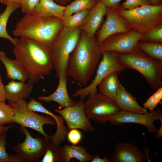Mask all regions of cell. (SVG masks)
<instances>
[{
	"mask_svg": "<svg viewBox=\"0 0 162 162\" xmlns=\"http://www.w3.org/2000/svg\"><path fill=\"white\" fill-rule=\"evenodd\" d=\"M161 122L160 127L156 132L155 137L157 138H160L162 136V119L160 120Z\"/></svg>",
	"mask_w": 162,
	"mask_h": 162,
	"instance_id": "41",
	"label": "cell"
},
{
	"mask_svg": "<svg viewBox=\"0 0 162 162\" xmlns=\"http://www.w3.org/2000/svg\"><path fill=\"white\" fill-rule=\"evenodd\" d=\"M4 11L0 14V38H4L10 41L14 46L16 44L17 38H14L8 33L6 29L8 21L11 14L17 9L20 8V4L18 3L8 4Z\"/></svg>",
	"mask_w": 162,
	"mask_h": 162,
	"instance_id": "25",
	"label": "cell"
},
{
	"mask_svg": "<svg viewBox=\"0 0 162 162\" xmlns=\"http://www.w3.org/2000/svg\"><path fill=\"white\" fill-rule=\"evenodd\" d=\"M136 47L150 57L162 62L161 43L143 41H139Z\"/></svg>",
	"mask_w": 162,
	"mask_h": 162,
	"instance_id": "26",
	"label": "cell"
},
{
	"mask_svg": "<svg viewBox=\"0 0 162 162\" xmlns=\"http://www.w3.org/2000/svg\"><path fill=\"white\" fill-rule=\"evenodd\" d=\"M162 119V113L157 109L146 113H137L120 111L112 116L109 121L112 124L119 125L125 123H131L145 126L148 131L155 133L158 128L154 125V121Z\"/></svg>",
	"mask_w": 162,
	"mask_h": 162,
	"instance_id": "13",
	"label": "cell"
},
{
	"mask_svg": "<svg viewBox=\"0 0 162 162\" xmlns=\"http://www.w3.org/2000/svg\"><path fill=\"white\" fill-rule=\"evenodd\" d=\"M116 10L127 20L131 30L143 35L162 23V4L146 5L131 10L119 6Z\"/></svg>",
	"mask_w": 162,
	"mask_h": 162,
	"instance_id": "6",
	"label": "cell"
},
{
	"mask_svg": "<svg viewBox=\"0 0 162 162\" xmlns=\"http://www.w3.org/2000/svg\"><path fill=\"white\" fill-rule=\"evenodd\" d=\"M6 100V93L5 86L3 84L0 74V102L5 101Z\"/></svg>",
	"mask_w": 162,
	"mask_h": 162,
	"instance_id": "39",
	"label": "cell"
},
{
	"mask_svg": "<svg viewBox=\"0 0 162 162\" xmlns=\"http://www.w3.org/2000/svg\"><path fill=\"white\" fill-rule=\"evenodd\" d=\"M62 19L56 17H41L25 14L12 32L15 37H24L48 47L63 26Z\"/></svg>",
	"mask_w": 162,
	"mask_h": 162,
	"instance_id": "3",
	"label": "cell"
},
{
	"mask_svg": "<svg viewBox=\"0 0 162 162\" xmlns=\"http://www.w3.org/2000/svg\"><path fill=\"white\" fill-rule=\"evenodd\" d=\"M3 133H5V132H4L2 130H0V134Z\"/></svg>",
	"mask_w": 162,
	"mask_h": 162,
	"instance_id": "45",
	"label": "cell"
},
{
	"mask_svg": "<svg viewBox=\"0 0 162 162\" xmlns=\"http://www.w3.org/2000/svg\"><path fill=\"white\" fill-rule=\"evenodd\" d=\"M125 68L136 70L144 77L151 88L156 90L162 84V62L154 59L136 47L131 52L117 53Z\"/></svg>",
	"mask_w": 162,
	"mask_h": 162,
	"instance_id": "4",
	"label": "cell"
},
{
	"mask_svg": "<svg viewBox=\"0 0 162 162\" xmlns=\"http://www.w3.org/2000/svg\"><path fill=\"white\" fill-rule=\"evenodd\" d=\"M122 0H97V2H100L106 7H110L115 9L119 6V3Z\"/></svg>",
	"mask_w": 162,
	"mask_h": 162,
	"instance_id": "37",
	"label": "cell"
},
{
	"mask_svg": "<svg viewBox=\"0 0 162 162\" xmlns=\"http://www.w3.org/2000/svg\"><path fill=\"white\" fill-rule=\"evenodd\" d=\"M146 155L139 148L131 142H117L111 157L113 162H144Z\"/></svg>",
	"mask_w": 162,
	"mask_h": 162,
	"instance_id": "15",
	"label": "cell"
},
{
	"mask_svg": "<svg viewBox=\"0 0 162 162\" xmlns=\"http://www.w3.org/2000/svg\"><path fill=\"white\" fill-rule=\"evenodd\" d=\"M21 0H0V2L2 4L7 5L12 3H18L20 4Z\"/></svg>",
	"mask_w": 162,
	"mask_h": 162,
	"instance_id": "40",
	"label": "cell"
},
{
	"mask_svg": "<svg viewBox=\"0 0 162 162\" xmlns=\"http://www.w3.org/2000/svg\"><path fill=\"white\" fill-rule=\"evenodd\" d=\"M40 0H21L20 8L25 14H31L40 2Z\"/></svg>",
	"mask_w": 162,
	"mask_h": 162,
	"instance_id": "35",
	"label": "cell"
},
{
	"mask_svg": "<svg viewBox=\"0 0 162 162\" xmlns=\"http://www.w3.org/2000/svg\"><path fill=\"white\" fill-rule=\"evenodd\" d=\"M117 53L112 51L102 52V58L94 79L88 86L76 90L73 94V96H79L80 99H84L89 95L96 94L97 92L98 83L104 77L112 72H115L118 74L126 69L118 60Z\"/></svg>",
	"mask_w": 162,
	"mask_h": 162,
	"instance_id": "7",
	"label": "cell"
},
{
	"mask_svg": "<svg viewBox=\"0 0 162 162\" xmlns=\"http://www.w3.org/2000/svg\"><path fill=\"white\" fill-rule=\"evenodd\" d=\"M13 51L28 74V82L37 83L54 68L49 47L30 39L17 38Z\"/></svg>",
	"mask_w": 162,
	"mask_h": 162,
	"instance_id": "1",
	"label": "cell"
},
{
	"mask_svg": "<svg viewBox=\"0 0 162 162\" xmlns=\"http://www.w3.org/2000/svg\"><path fill=\"white\" fill-rule=\"evenodd\" d=\"M81 30L64 26L49 47L53 68L58 78L68 76V64L70 56L76 46Z\"/></svg>",
	"mask_w": 162,
	"mask_h": 162,
	"instance_id": "5",
	"label": "cell"
},
{
	"mask_svg": "<svg viewBox=\"0 0 162 162\" xmlns=\"http://www.w3.org/2000/svg\"><path fill=\"white\" fill-rule=\"evenodd\" d=\"M86 114L96 122L104 123L121 111L115 100L100 92L89 95L84 103Z\"/></svg>",
	"mask_w": 162,
	"mask_h": 162,
	"instance_id": "8",
	"label": "cell"
},
{
	"mask_svg": "<svg viewBox=\"0 0 162 162\" xmlns=\"http://www.w3.org/2000/svg\"><path fill=\"white\" fill-rule=\"evenodd\" d=\"M143 35L136 31L131 30L125 33L112 35L107 38L100 46L102 52L112 51L118 53L130 52L136 47Z\"/></svg>",
	"mask_w": 162,
	"mask_h": 162,
	"instance_id": "11",
	"label": "cell"
},
{
	"mask_svg": "<svg viewBox=\"0 0 162 162\" xmlns=\"http://www.w3.org/2000/svg\"><path fill=\"white\" fill-rule=\"evenodd\" d=\"M55 0H40L32 13L41 17H56L63 19L65 6L55 2Z\"/></svg>",
	"mask_w": 162,
	"mask_h": 162,
	"instance_id": "22",
	"label": "cell"
},
{
	"mask_svg": "<svg viewBox=\"0 0 162 162\" xmlns=\"http://www.w3.org/2000/svg\"><path fill=\"white\" fill-rule=\"evenodd\" d=\"M8 103L14 110V122L36 130L43 135L46 140L50 139V136L45 132L43 127L44 124L54 125L55 122L53 118L48 116H43L34 113L27 107L25 100Z\"/></svg>",
	"mask_w": 162,
	"mask_h": 162,
	"instance_id": "9",
	"label": "cell"
},
{
	"mask_svg": "<svg viewBox=\"0 0 162 162\" xmlns=\"http://www.w3.org/2000/svg\"><path fill=\"white\" fill-rule=\"evenodd\" d=\"M15 112L13 108L5 101L0 102V124L14 123Z\"/></svg>",
	"mask_w": 162,
	"mask_h": 162,
	"instance_id": "30",
	"label": "cell"
},
{
	"mask_svg": "<svg viewBox=\"0 0 162 162\" xmlns=\"http://www.w3.org/2000/svg\"><path fill=\"white\" fill-rule=\"evenodd\" d=\"M34 84L12 80L5 86L6 100L8 103L25 100L30 95Z\"/></svg>",
	"mask_w": 162,
	"mask_h": 162,
	"instance_id": "21",
	"label": "cell"
},
{
	"mask_svg": "<svg viewBox=\"0 0 162 162\" xmlns=\"http://www.w3.org/2000/svg\"><path fill=\"white\" fill-rule=\"evenodd\" d=\"M84 103L83 99H80L76 102L74 106L66 107L62 110L56 108L55 111L63 118L69 130L76 129L93 132L94 128L92 125L90 119L86 113Z\"/></svg>",
	"mask_w": 162,
	"mask_h": 162,
	"instance_id": "12",
	"label": "cell"
},
{
	"mask_svg": "<svg viewBox=\"0 0 162 162\" xmlns=\"http://www.w3.org/2000/svg\"><path fill=\"white\" fill-rule=\"evenodd\" d=\"M92 156L85 147L65 144L62 146L59 162H70L72 158L77 159L80 162H86L91 161Z\"/></svg>",
	"mask_w": 162,
	"mask_h": 162,
	"instance_id": "23",
	"label": "cell"
},
{
	"mask_svg": "<svg viewBox=\"0 0 162 162\" xmlns=\"http://www.w3.org/2000/svg\"><path fill=\"white\" fill-rule=\"evenodd\" d=\"M91 162H112L111 160L105 156H104L103 158H100L99 154L97 153L92 156V158L91 161Z\"/></svg>",
	"mask_w": 162,
	"mask_h": 162,
	"instance_id": "38",
	"label": "cell"
},
{
	"mask_svg": "<svg viewBox=\"0 0 162 162\" xmlns=\"http://www.w3.org/2000/svg\"><path fill=\"white\" fill-rule=\"evenodd\" d=\"M62 146L53 144L50 139L47 141L46 150L40 162H59Z\"/></svg>",
	"mask_w": 162,
	"mask_h": 162,
	"instance_id": "28",
	"label": "cell"
},
{
	"mask_svg": "<svg viewBox=\"0 0 162 162\" xmlns=\"http://www.w3.org/2000/svg\"><path fill=\"white\" fill-rule=\"evenodd\" d=\"M0 61L4 66L8 79L23 82H25L28 79L29 75L26 69L17 59H10L4 51H0Z\"/></svg>",
	"mask_w": 162,
	"mask_h": 162,
	"instance_id": "19",
	"label": "cell"
},
{
	"mask_svg": "<svg viewBox=\"0 0 162 162\" xmlns=\"http://www.w3.org/2000/svg\"><path fill=\"white\" fill-rule=\"evenodd\" d=\"M59 79L58 86L54 92L47 96H39L38 99L47 103L50 101L55 102L63 108L74 106L76 102L70 97L68 94L67 77L62 76Z\"/></svg>",
	"mask_w": 162,
	"mask_h": 162,
	"instance_id": "20",
	"label": "cell"
},
{
	"mask_svg": "<svg viewBox=\"0 0 162 162\" xmlns=\"http://www.w3.org/2000/svg\"><path fill=\"white\" fill-rule=\"evenodd\" d=\"M118 74L115 72L109 74L100 81L98 86L100 92L114 100L121 84Z\"/></svg>",
	"mask_w": 162,
	"mask_h": 162,
	"instance_id": "24",
	"label": "cell"
},
{
	"mask_svg": "<svg viewBox=\"0 0 162 162\" xmlns=\"http://www.w3.org/2000/svg\"><path fill=\"white\" fill-rule=\"evenodd\" d=\"M150 4H152L148 0H126L119 6L124 9L131 10L142 6Z\"/></svg>",
	"mask_w": 162,
	"mask_h": 162,
	"instance_id": "34",
	"label": "cell"
},
{
	"mask_svg": "<svg viewBox=\"0 0 162 162\" xmlns=\"http://www.w3.org/2000/svg\"><path fill=\"white\" fill-rule=\"evenodd\" d=\"M20 129L25 136V140L13 146L19 162H39L45 153L47 140L38 136L34 138L26 127L20 126Z\"/></svg>",
	"mask_w": 162,
	"mask_h": 162,
	"instance_id": "10",
	"label": "cell"
},
{
	"mask_svg": "<svg viewBox=\"0 0 162 162\" xmlns=\"http://www.w3.org/2000/svg\"><path fill=\"white\" fill-rule=\"evenodd\" d=\"M67 135L68 140L73 145H76L78 144L82 138L81 133L76 129L70 130Z\"/></svg>",
	"mask_w": 162,
	"mask_h": 162,
	"instance_id": "36",
	"label": "cell"
},
{
	"mask_svg": "<svg viewBox=\"0 0 162 162\" xmlns=\"http://www.w3.org/2000/svg\"><path fill=\"white\" fill-rule=\"evenodd\" d=\"M101 55L96 38L81 30L78 43L68 59V76L86 86L95 72Z\"/></svg>",
	"mask_w": 162,
	"mask_h": 162,
	"instance_id": "2",
	"label": "cell"
},
{
	"mask_svg": "<svg viewBox=\"0 0 162 162\" xmlns=\"http://www.w3.org/2000/svg\"><path fill=\"white\" fill-rule=\"evenodd\" d=\"M115 101L121 111L137 113L148 112L147 109L141 106L121 84L118 88Z\"/></svg>",
	"mask_w": 162,
	"mask_h": 162,
	"instance_id": "18",
	"label": "cell"
},
{
	"mask_svg": "<svg viewBox=\"0 0 162 162\" xmlns=\"http://www.w3.org/2000/svg\"><path fill=\"white\" fill-rule=\"evenodd\" d=\"M152 4L160 5L162 4V0H148Z\"/></svg>",
	"mask_w": 162,
	"mask_h": 162,
	"instance_id": "44",
	"label": "cell"
},
{
	"mask_svg": "<svg viewBox=\"0 0 162 162\" xmlns=\"http://www.w3.org/2000/svg\"><path fill=\"white\" fill-rule=\"evenodd\" d=\"M90 10L81 11L74 14L64 16L62 19L63 26L68 28L79 27L81 25Z\"/></svg>",
	"mask_w": 162,
	"mask_h": 162,
	"instance_id": "29",
	"label": "cell"
},
{
	"mask_svg": "<svg viewBox=\"0 0 162 162\" xmlns=\"http://www.w3.org/2000/svg\"><path fill=\"white\" fill-rule=\"evenodd\" d=\"M107 7L99 2L90 10L81 25L80 29L85 31L89 36L94 37V35L100 27L104 16L106 15Z\"/></svg>",
	"mask_w": 162,
	"mask_h": 162,
	"instance_id": "17",
	"label": "cell"
},
{
	"mask_svg": "<svg viewBox=\"0 0 162 162\" xmlns=\"http://www.w3.org/2000/svg\"><path fill=\"white\" fill-rule=\"evenodd\" d=\"M7 135L5 133L0 134V162H19L16 155L13 154L10 156L5 149Z\"/></svg>",
	"mask_w": 162,
	"mask_h": 162,
	"instance_id": "31",
	"label": "cell"
},
{
	"mask_svg": "<svg viewBox=\"0 0 162 162\" xmlns=\"http://www.w3.org/2000/svg\"><path fill=\"white\" fill-rule=\"evenodd\" d=\"M14 126V125L8 126H4L0 124V130H2L5 133L10 129L12 128Z\"/></svg>",
	"mask_w": 162,
	"mask_h": 162,
	"instance_id": "43",
	"label": "cell"
},
{
	"mask_svg": "<svg viewBox=\"0 0 162 162\" xmlns=\"http://www.w3.org/2000/svg\"><path fill=\"white\" fill-rule=\"evenodd\" d=\"M106 18L98 31L96 40L100 46L109 36L130 31L127 20L120 15L115 9L107 7Z\"/></svg>",
	"mask_w": 162,
	"mask_h": 162,
	"instance_id": "14",
	"label": "cell"
},
{
	"mask_svg": "<svg viewBox=\"0 0 162 162\" xmlns=\"http://www.w3.org/2000/svg\"><path fill=\"white\" fill-rule=\"evenodd\" d=\"M97 2V0H74L65 6L64 15H71L79 11L90 10Z\"/></svg>",
	"mask_w": 162,
	"mask_h": 162,
	"instance_id": "27",
	"label": "cell"
},
{
	"mask_svg": "<svg viewBox=\"0 0 162 162\" xmlns=\"http://www.w3.org/2000/svg\"><path fill=\"white\" fill-rule=\"evenodd\" d=\"M56 2L62 6H65L66 4L70 2L71 0H55Z\"/></svg>",
	"mask_w": 162,
	"mask_h": 162,
	"instance_id": "42",
	"label": "cell"
},
{
	"mask_svg": "<svg viewBox=\"0 0 162 162\" xmlns=\"http://www.w3.org/2000/svg\"><path fill=\"white\" fill-rule=\"evenodd\" d=\"M27 106L30 110L47 114L55 120L57 126L56 131L54 135L50 136V139L53 144L60 145L61 142L65 141V137L68 133V128L64 125L65 121L61 116L55 115L44 107L41 103L37 101L33 98L30 99V101L27 103Z\"/></svg>",
	"mask_w": 162,
	"mask_h": 162,
	"instance_id": "16",
	"label": "cell"
},
{
	"mask_svg": "<svg viewBox=\"0 0 162 162\" xmlns=\"http://www.w3.org/2000/svg\"><path fill=\"white\" fill-rule=\"evenodd\" d=\"M162 99V86L156 90V91L151 95L143 104V107L149 110L150 111L155 109Z\"/></svg>",
	"mask_w": 162,
	"mask_h": 162,
	"instance_id": "33",
	"label": "cell"
},
{
	"mask_svg": "<svg viewBox=\"0 0 162 162\" xmlns=\"http://www.w3.org/2000/svg\"><path fill=\"white\" fill-rule=\"evenodd\" d=\"M141 40L146 41L162 43V23L154 27L143 35Z\"/></svg>",
	"mask_w": 162,
	"mask_h": 162,
	"instance_id": "32",
	"label": "cell"
}]
</instances>
